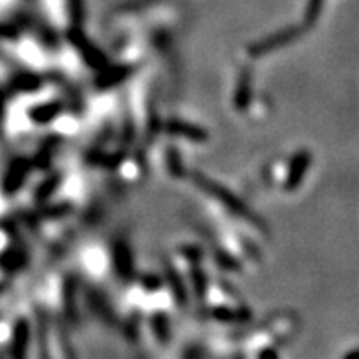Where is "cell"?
Here are the masks:
<instances>
[{
  "label": "cell",
  "mask_w": 359,
  "mask_h": 359,
  "mask_svg": "<svg viewBox=\"0 0 359 359\" xmlns=\"http://www.w3.org/2000/svg\"><path fill=\"white\" fill-rule=\"evenodd\" d=\"M308 167H310V154H308L306 151L299 152L297 156L292 160V163H290L288 178H286V187H288V189H295V187L303 182Z\"/></svg>",
  "instance_id": "6da1fadb"
},
{
  "label": "cell",
  "mask_w": 359,
  "mask_h": 359,
  "mask_svg": "<svg viewBox=\"0 0 359 359\" xmlns=\"http://www.w3.org/2000/svg\"><path fill=\"white\" fill-rule=\"evenodd\" d=\"M345 358H359V350H354V352H346Z\"/></svg>",
  "instance_id": "7a4b0ae2"
}]
</instances>
